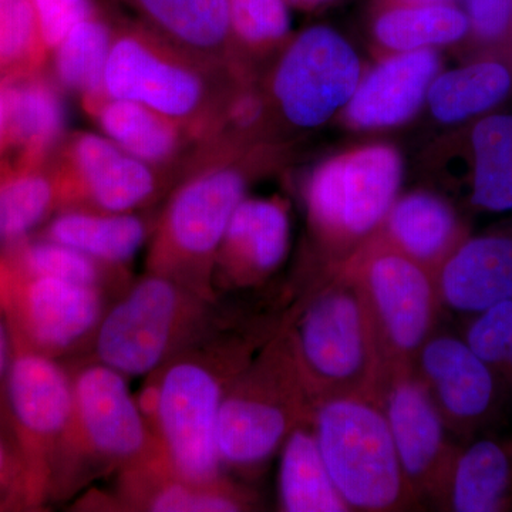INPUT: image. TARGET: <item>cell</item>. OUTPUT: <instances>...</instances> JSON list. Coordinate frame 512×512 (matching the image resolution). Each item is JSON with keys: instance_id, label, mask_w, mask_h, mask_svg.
<instances>
[{"instance_id": "1", "label": "cell", "mask_w": 512, "mask_h": 512, "mask_svg": "<svg viewBox=\"0 0 512 512\" xmlns=\"http://www.w3.org/2000/svg\"><path fill=\"white\" fill-rule=\"evenodd\" d=\"M218 313L190 345L146 377L137 402L158 447L181 476L218 480L227 476L218 451V417L239 373L285 325L278 319L238 322Z\"/></svg>"}, {"instance_id": "2", "label": "cell", "mask_w": 512, "mask_h": 512, "mask_svg": "<svg viewBox=\"0 0 512 512\" xmlns=\"http://www.w3.org/2000/svg\"><path fill=\"white\" fill-rule=\"evenodd\" d=\"M288 333L316 403L339 396L379 400L382 356L362 293L345 269L320 275L295 302Z\"/></svg>"}, {"instance_id": "3", "label": "cell", "mask_w": 512, "mask_h": 512, "mask_svg": "<svg viewBox=\"0 0 512 512\" xmlns=\"http://www.w3.org/2000/svg\"><path fill=\"white\" fill-rule=\"evenodd\" d=\"M288 322L255 353L225 394L217 427L225 471L251 476L279 453L293 429L312 421L316 402L293 352Z\"/></svg>"}, {"instance_id": "4", "label": "cell", "mask_w": 512, "mask_h": 512, "mask_svg": "<svg viewBox=\"0 0 512 512\" xmlns=\"http://www.w3.org/2000/svg\"><path fill=\"white\" fill-rule=\"evenodd\" d=\"M72 372L73 404L57 453L52 498H66L93 478L117 473L157 447L128 377L99 360Z\"/></svg>"}, {"instance_id": "5", "label": "cell", "mask_w": 512, "mask_h": 512, "mask_svg": "<svg viewBox=\"0 0 512 512\" xmlns=\"http://www.w3.org/2000/svg\"><path fill=\"white\" fill-rule=\"evenodd\" d=\"M404 161L384 141L360 144L320 161L305 184L306 214L325 272L375 234L399 197Z\"/></svg>"}, {"instance_id": "6", "label": "cell", "mask_w": 512, "mask_h": 512, "mask_svg": "<svg viewBox=\"0 0 512 512\" xmlns=\"http://www.w3.org/2000/svg\"><path fill=\"white\" fill-rule=\"evenodd\" d=\"M218 302L147 272L107 306L89 345L90 359L127 377H147L214 322Z\"/></svg>"}, {"instance_id": "7", "label": "cell", "mask_w": 512, "mask_h": 512, "mask_svg": "<svg viewBox=\"0 0 512 512\" xmlns=\"http://www.w3.org/2000/svg\"><path fill=\"white\" fill-rule=\"evenodd\" d=\"M312 427L329 476L350 511L420 507L404 477L379 400L366 396L322 400L316 403Z\"/></svg>"}, {"instance_id": "8", "label": "cell", "mask_w": 512, "mask_h": 512, "mask_svg": "<svg viewBox=\"0 0 512 512\" xmlns=\"http://www.w3.org/2000/svg\"><path fill=\"white\" fill-rule=\"evenodd\" d=\"M339 266L362 293L384 377L414 370L417 356L436 332L443 312L436 274L373 239H367Z\"/></svg>"}, {"instance_id": "9", "label": "cell", "mask_w": 512, "mask_h": 512, "mask_svg": "<svg viewBox=\"0 0 512 512\" xmlns=\"http://www.w3.org/2000/svg\"><path fill=\"white\" fill-rule=\"evenodd\" d=\"M248 185V171L238 165H218L184 184L164 212L147 272L220 301L212 289L215 256Z\"/></svg>"}, {"instance_id": "10", "label": "cell", "mask_w": 512, "mask_h": 512, "mask_svg": "<svg viewBox=\"0 0 512 512\" xmlns=\"http://www.w3.org/2000/svg\"><path fill=\"white\" fill-rule=\"evenodd\" d=\"M5 402L29 510H39L52 500L57 453L72 413V372L60 360L12 340Z\"/></svg>"}, {"instance_id": "11", "label": "cell", "mask_w": 512, "mask_h": 512, "mask_svg": "<svg viewBox=\"0 0 512 512\" xmlns=\"http://www.w3.org/2000/svg\"><path fill=\"white\" fill-rule=\"evenodd\" d=\"M365 70L342 33L311 26L282 47L269 83L272 104L289 126L315 130L348 106Z\"/></svg>"}, {"instance_id": "12", "label": "cell", "mask_w": 512, "mask_h": 512, "mask_svg": "<svg viewBox=\"0 0 512 512\" xmlns=\"http://www.w3.org/2000/svg\"><path fill=\"white\" fill-rule=\"evenodd\" d=\"M114 298L99 286L26 274L0 261V305L10 339L53 359L87 348Z\"/></svg>"}, {"instance_id": "13", "label": "cell", "mask_w": 512, "mask_h": 512, "mask_svg": "<svg viewBox=\"0 0 512 512\" xmlns=\"http://www.w3.org/2000/svg\"><path fill=\"white\" fill-rule=\"evenodd\" d=\"M404 477L420 507L439 501L457 444L416 370L389 373L379 397Z\"/></svg>"}, {"instance_id": "14", "label": "cell", "mask_w": 512, "mask_h": 512, "mask_svg": "<svg viewBox=\"0 0 512 512\" xmlns=\"http://www.w3.org/2000/svg\"><path fill=\"white\" fill-rule=\"evenodd\" d=\"M451 436L476 439L498 414L507 392L461 335L437 329L424 343L416 366Z\"/></svg>"}, {"instance_id": "15", "label": "cell", "mask_w": 512, "mask_h": 512, "mask_svg": "<svg viewBox=\"0 0 512 512\" xmlns=\"http://www.w3.org/2000/svg\"><path fill=\"white\" fill-rule=\"evenodd\" d=\"M291 248V214L278 197H245L215 256L212 289L228 293L261 288L284 265Z\"/></svg>"}, {"instance_id": "16", "label": "cell", "mask_w": 512, "mask_h": 512, "mask_svg": "<svg viewBox=\"0 0 512 512\" xmlns=\"http://www.w3.org/2000/svg\"><path fill=\"white\" fill-rule=\"evenodd\" d=\"M443 70L440 50L426 49L376 57L367 67L348 106L339 114L355 133L393 130L426 107L434 77Z\"/></svg>"}, {"instance_id": "17", "label": "cell", "mask_w": 512, "mask_h": 512, "mask_svg": "<svg viewBox=\"0 0 512 512\" xmlns=\"http://www.w3.org/2000/svg\"><path fill=\"white\" fill-rule=\"evenodd\" d=\"M103 93L181 120L197 113L204 103L205 83L200 74L165 59L140 37L121 36L111 46Z\"/></svg>"}, {"instance_id": "18", "label": "cell", "mask_w": 512, "mask_h": 512, "mask_svg": "<svg viewBox=\"0 0 512 512\" xmlns=\"http://www.w3.org/2000/svg\"><path fill=\"white\" fill-rule=\"evenodd\" d=\"M116 474L114 500L121 511L242 512L258 507L256 495L228 476L207 483L181 476L158 444Z\"/></svg>"}, {"instance_id": "19", "label": "cell", "mask_w": 512, "mask_h": 512, "mask_svg": "<svg viewBox=\"0 0 512 512\" xmlns=\"http://www.w3.org/2000/svg\"><path fill=\"white\" fill-rule=\"evenodd\" d=\"M441 306L464 318L512 301V225L468 234L436 274Z\"/></svg>"}, {"instance_id": "20", "label": "cell", "mask_w": 512, "mask_h": 512, "mask_svg": "<svg viewBox=\"0 0 512 512\" xmlns=\"http://www.w3.org/2000/svg\"><path fill=\"white\" fill-rule=\"evenodd\" d=\"M468 234L466 222L447 198L429 190H414L396 198L369 239L437 274Z\"/></svg>"}, {"instance_id": "21", "label": "cell", "mask_w": 512, "mask_h": 512, "mask_svg": "<svg viewBox=\"0 0 512 512\" xmlns=\"http://www.w3.org/2000/svg\"><path fill=\"white\" fill-rule=\"evenodd\" d=\"M471 208L512 211V114L490 113L464 124L451 138Z\"/></svg>"}, {"instance_id": "22", "label": "cell", "mask_w": 512, "mask_h": 512, "mask_svg": "<svg viewBox=\"0 0 512 512\" xmlns=\"http://www.w3.org/2000/svg\"><path fill=\"white\" fill-rule=\"evenodd\" d=\"M436 507L451 512L512 511V437L457 444Z\"/></svg>"}, {"instance_id": "23", "label": "cell", "mask_w": 512, "mask_h": 512, "mask_svg": "<svg viewBox=\"0 0 512 512\" xmlns=\"http://www.w3.org/2000/svg\"><path fill=\"white\" fill-rule=\"evenodd\" d=\"M73 161L84 197L97 211L133 212L154 197L157 178L150 164L130 156L106 136L77 137Z\"/></svg>"}, {"instance_id": "24", "label": "cell", "mask_w": 512, "mask_h": 512, "mask_svg": "<svg viewBox=\"0 0 512 512\" xmlns=\"http://www.w3.org/2000/svg\"><path fill=\"white\" fill-rule=\"evenodd\" d=\"M511 96V60L480 56L441 70L431 83L426 107L437 123L461 127L493 113Z\"/></svg>"}, {"instance_id": "25", "label": "cell", "mask_w": 512, "mask_h": 512, "mask_svg": "<svg viewBox=\"0 0 512 512\" xmlns=\"http://www.w3.org/2000/svg\"><path fill=\"white\" fill-rule=\"evenodd\" d=\"M467 35L468 20L460 3L369 9V37L376 57L460 47Z\"/></svg>"}, {"instance_id": "26", "label": "cell", "mask_w": 512, "mask_h": 512, "mask_svg": "<svg viewBox=\"0 0 512 512\" xmlns=\"http://www.w3.org/2000/svg\"><path fill=\"white\" fill-rule=\"evenodd\" d=\"M147 237L146 221L133 212L67 210L45 232V238L119 269L138 254Z\"/></svg>"}, {"instance_id": "27", "label": "cell", "mask_w": 512, "mask_h": 512, "mask_svg": "<svg viewBox=\"0 0 512 512\" xmlns=\"http://www.w3.org/2000/svg\"><path fill=\"white\" fill-rule=\"evenodd\" d=\"M278 504L285 512H348L320 454L312 421L299 424L279 450Z\"/></svg>"}, {"instance_id": "28", "label": "cell", "mask_w": 512, "mask_h": 512, "mask_svg": "<svg viewBox=\"0 0 512 512\" xmlns=\"http://www.w3.org/2000/svg\"><path fill=\"white\" fill-rule=\"evenodd\" d=\"M150 25L178 45L214 53L231 45L228 0H130Z\"/></svg>"}, {"instance_id": "29", "label": "cell", "mask_w": 512, "mask_h": 512, "mask_svg": "<svg viewBox=\"0 0 512 512\" xmlns=\"http://www.w3.org/2000/svg\"><path fill=\"white\" fill-rule=\"evenodd\" d=\"M0 261L30 275L50 276L120 293L130 282L119 268L101 264L52 239L25 238L0 251Z\"/></svg>"}, {"instance_id": "30", "label": "cell", "mask_w": 512, "mask_h": 512, "mask_svg": "<svg viewBox=\"0 0 512 512\" xmlns=\"http://www.w3.org/2000/svg\"><path fill=\"white\" fill-rule=\"evenodd\" d=\"M9 136L30 156L43 153L62 136L66 107L52 84L19 79L3 90Z\"/></svg>"}, {"instance_id": "31", "label": "cell", "mask_w": 512, "mask_h": 512, "mask_svg": "<svg viewBox=\"0 0 512 512\" xmlns=\"http://www.w3.org/2000/svg\"><path fill=\"white\" fill-rule=\"evenodd\" d=\"M170 119L133 101L109 99L99 113L101 130L130 156L147 164L167 161L178 146Z\"/></svg>"}, {"instance_id": "32", "label": "cell", "mask_w": 512, "mask_h": 512, "mask_svg": "<svg viewBox=\"0 0 512 512\" xmlns=\"http://www.w3.org/2000/svg\"><path fill=\"white\" fill-rule=\"evenodd\" d=\"M113 40L109 26L96 16L76 26L55 49L59 82L87 96L103 92L104 72Z\"/></svg>"}, {"instance_id": "33", "label": "cell", "mask_w": 512, "mask_h": 512, "mask_svg": "<svg viewBox=\"0 0 512 512\" xmlns=\"http://www.w3.org/2000/svg\"><path fill=\"white\" fill-rule=\"evenodd\" d=\"M62 200L60 185L42 173L0 181V251L28 238Z\"/></svg>"}, {"instance_id": "34", "label": "cell", "mask_w": 512, "mask_h": 512, "mask_svg": "<svg viewBox=\"0 0 512 512\" xmlns=\"http://www.w3.org/2000/svg\"><path fill=\"white\" fill-rule=\"evenodd\" d=\"M231 42L268 52L292 37L291 6L286 0H228Z\"/></svg>"}, {"instance_id": "35", "label": "cell", "mask_w": 512, "mask_h": 512, "mask_svg": "<svg viewBox=\"0 0 512 512\" xmlns=\"http://www.w3.org/2000/svg\"><path fill=\"white\" fill-rule=\"evenodd\" d=\"M461 336L512 396V301L466 316Z\"/></svg>"}, {"instance_id": "36", "label": "cell", "mask_w": 512, "mask_h": 512, "mask_svg": "<svg viewBox=\"0 0 512 512\" xmlns=\"http://www.w3.org/2000/svg\"><path fill=\"white\" fill-rule=\"evenodd\" d=\"M468 35L458 47L467 59L497 56L512 62V0H460Z\"/></svg>"}, {"instance_id": "37", "label": "cell", "mask_w": 512, "mask_h": 512, "mask_svg": "<svg viewBox=\"0 0 512 512\" xmlns=\"http://www.w3.org/2000/svg\"><path fill=\"white\" fill-rule=\"evenodd\" d=\"M39 45L32 0H0V70L22 66Z\"/></svg>"}, {"instance_id": "38", "label": "cell", "mask_w": 512, "mask_h": 512, "mask_svg": "<svg viewBox=\"0 0 512 512\" xmlns=\"http://www.w3.org/2000/svg\"><path fill=\"white\" fill-rule=\"evenodd\" d=\"M40 45L57 46L84 20L96 16L94 0H32Z\"/></svg>"}, {"instance_id": "39", "label": "cell", "mask_w": 512, "mask_h": 512, "mask_svg": "<svg viewBox=\"0 0 512 512\" xmlns=\"http://www.w3.org/2000/svg\"><path fill=\"white\" fill-rule=\"evenodd\" d=\"M29 510L25 473L12 436L0 427V511Z\"/></svg>"}, {"instance_id": "40", "label": "cell", "mask_w": 512, "mask_h": 512, "mask_svg": "<svg viewBox=\"0 0 512 512\" xmlns=\"http://www.w3.org/2000/svg\"><path fill=\"white\" fill-rule=\"evenodd\" d=\"M265 103L261 94L244 92L238 94L229 107V120L238 130L249 131L261 123L265 116Z\"/></svg>"}, {"instance_id": "41", "label": "cell", "mask_w": 512, "mask_h": 512, "mask_svg": "<svg viewBox=\"0 0 512 512\" xmlns=\"http://www.w3.org/2000/svg\"><path fill=\"white\" fill-rule=\"evenodd\" d=\"M10 357H12V339H10L8 320H6L5 312H3L2 305H0V427L8 431L9 434L8 413H6L5 402V386L6 376H8L10 365Z\"/></svg>"}, {"instance_id": "42", "label": "cell", "mask_w": 512, "mask_h": 512, "mask_svg": "<svg viewBox=\"0 0 512 512\" xmlns=\"http://www.w3.org/2000/svg\"><path fill=\"white\" fill-rule=\"evenodd\" d=\"M340 2L342 0H286L291 9L301 10L303 13H320Z\"/></svg>"}, {"instance_id": "43", "label": "cell", "mask_w": 512, "mask_h": 512, "mask_svg": "<svg viewBox=\"0 0 512 512\" xmlns=\"http://www.w3.org/2000/svg\"><path fill=\"white\" fill-rule=\"evenodd\" d=\"M437 3H460V0H370L369 9L394 5H437Z\"/></svg>"}, {"instance_id": "44", "label": "cell", "mask_w": 512, "mask_h": 512, "mask_svg": "<svg viewBox=\"0 0 512 512\" xmlns=\"http://www.w3.org/2000/svg\"><path fill=\"white\" fill-rule=\"evenodd\" d=\"M8 114H6L5 97L3 92H0V146H2L3 140L8 137Z\"/></svg>"}]
</instances>
